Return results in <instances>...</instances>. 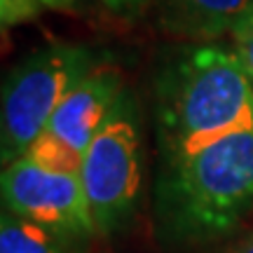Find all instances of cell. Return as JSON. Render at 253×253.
<instances>
[{
  "label": "cell",
  "instance_id": "cell-4",
  "mask_svg": "<svg viewBox=\"0 0 253 253\" xmlns=\"http://www.w3.org/2000/svg\"><path fill=\"white\" fill-rule=\"evenodd\" d=\"M143 160L134 101L122 91L82 160V185L94 227L113 235L131 218L141 190Z\"/></svg>",
  "mask_w": 253,
  "mask_h": 253
},
{
  "label": "cell",
  "instance_id": "cell-12",
  "mask_svg": "<svg viewBox=\"0 0 253 253\" xmlns=\"http://www.w3.org/2000/svg\"><path fill=\"white\" fill-rule=\"evenodd\" d=\"M99 2L106 9H110L113 14H118V17L134 19L138 14H143L150 0H99Z\"/></svg>",
  "mask_w": 253,
  "mask_h": 253
},
{
  "label": "cell",
  "instance_id": "cell-13",
  "mask_svg": "<svg viewBox=\"0 0 253 253\" xmlns=\"http://www.w3.org/2000/svg\"><path fill=\"white\" fill-rule=\"evenodd\" d=\"M42 7H54V9H71L75 7L78 0H38Z\"/></svg>",
  "mask_w": 253,
  "mask_h": 253
},
{
  "label": "cell",
  "instance_id": "cell-3",
  "mask_svg": "<svg viewBox=\"0 0 253 253\" xmlns=\"http://www.w3.org/2000/svg\"><path fill=\"white\" fill-rule=\"evenodd\" d=\"M94 71L80 45H47L9 71L2 87V162L24 157L68 91Z\"/></svg>",
  "mask_w": 253,
  "mask_h": 253
},
{
  "label": "cell",
  "instance_id": "cell-2",
  "mask_svg": "<svg viewBox=\"0 0 253 253\" xmlns=\"http://www.w3.org/2000/svg\"><path fill=\"white\" fill-rule=\"evenodd\" d=\"M157 118L169 157L253 129L251 75L230 49L192 47L162 78Z\"/></svg>",
  "mask_w": 253,
  "mask_h": 253
},
{
  "label": "cell",
  "instance_id": "cell-7",
  "mask_svg": "<svg viewBox=\"0 0 253 253\" xmlns=\"http://www.w3.org/2000/svg\"><path fill=\"white\" fill-rule=\"evenodd\" d=\"M253 0H160L162 24L185 38H218L232 31Z\"/></svg>",
  "mask_w": 253,
  "mask_h": 253
},
{
  "label": "cell",
  "instance_id": "cell-9",
  "mask_svg": "<svg viewBox=\"0 0 253 253\" xmlns=\"http://www.w3.org/2000/svg\"><path fill=\"white\" fill-rule=\"evenodd\" d=\"M31 162L40 164L45 169L52 171H61V173H78L82 171V155H78L75 150H71L68 145H63L61 141H56L54 136H49L47 131L38 136L36 141L31 143V148L26 150V155Z\"/></svg>",
  "mask_w": 253,
  "mask_h": 253
},
{
  "label": "cell",
  "instance_id": "cell-14",
  "mask_svg": "<svg viewBox=\"0 0 253 253\" xmlns=\"http://www.w3.org/2000/svg\"><path fill=\"white\" fill-rule=\"evenodd\" d=\"M235 253H253V235L251 237H246L242 244L235 249Z\"/></svg>",
  "mask_w": 253,
  "mask_h": 253
},
{
  "label": "cell",
  "instance_id": "cell-5",
  "mask_svg": "<svg viewBox=\"0 0 253 253\" xmlns=\"http://www.w3.org/2000/svg\"><path fill=\"white\" fill-rule=\"evenodd\" d=\"M0 190L5 211L33 220L63 239L87 237L96 230L78 173L52 171L28 157H19L5 164Z\"/></svg>",
  "mask_w": 253,
  "mask_h": 253
},
{
  "label": "cell",
  "instance_id": "cell-10",
  "mask_svg": "<svg viewBox=\"0 0 253 253\" xmlns=\"http://www.w3.org/2000/svg\"><path fill=\"white\" fill-rule=\"evenodd\" d=\"M232 38H235V54L244 63L246 73L253 80V2L232 26Z\"/></svg>",
  "mask_w": 253,
  "mask_h": 253
},
{
  "label": "cell",
  "instance_id": "cell-6",
  "mask_svg": "<svg viewBox=\"0 0 253 253\" xmlns=\"http://www.w3.org/2000/svg\"><path fill=\"white\" fill-rule=\"evenodd\" d=\"M122 96V78L113 68H94L78 82L47 125V134L84 157L91 138Z\"/></svg>",
  "mask_w": 253,
  "mask_h": 253
},
{
  "label": "cell",
  "instance_id": "cell-11",
  "mask_svg": "<svg viewBox=\"0 0 253 253\" xmlns=\"http://www.w3.org/2000/svg\"><path fill=\"white\" fill-rule=\"evenodd\" d=\"M42 9L38 0H0V17H2V28L17 26L21 21L33 19Z\"/></svg>",
  "mask_w": 253,
  "mask_h": 253
},
{
  "label": "cell",
  "instance_id": "cell-8",
  "mask_svg": "<svg viewBox=\"0 0 253 253\" xmlns=\"http://www.w3.org/2000/svg\"><path fill=\"white\" fill-rule=\"evenodd\" d=\"M0 253H66V239L5 211L0 220Z\"/></svg>",
  "mask_w": 253,
  "mask_h": 253
},
{
  "label": "cell",
  "instance_id": "cell-1",
  "mask_svg": "<svg viewBox=\"0 0 253 253\" xmlns=\"http://www.w3.org/2000/svg\"><path fill=\"white\" fill-rule=\"evenodd\" d=\"M253 207V129L169 157L157 185V220L173 239L227 235Z\"/></svg>",
  "mask_w": 253,
  "mask_h": 253
}]
</instances>
